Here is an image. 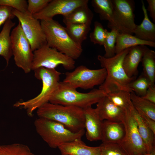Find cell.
Instances as JSON below:
<instances>
[{"mask_svg": "<svg viewBox=\"0 0 155 155\" xmlns=\"http://www.w3.org/2000/svg\"><path fill=\"white\" fill-rule=\"evenodd\" d=\"M31 69L40 67L55 69L61 65L66 69L71 70L75 67V60L52 48L47 44L33 52Z\"/></svg>", "mask_w": 155, "mask_h": 155, "instance_id": "ba28073f", "label": "cell"}, {"mask_svg": "<svg viewBox=\"0 0 155 155\" xmlns=\"http://www.w3.org/2000/svg\"><path fill=\"white\" fill-rule=\"evenodd\" d=\"M91 24H68L65 29L71 38L76 43L82 45L87 38L91 30Z\"/></svg>", "mask_w": 155, "mask_h": 155, "instance_id": "cb8c5ba5", "label": "cell"}, {"mask_svg": "<svg viewBox=\"0 0 155 155\" xmlns=\"http://www.w3.org/2000/svg\"><path fill=\"white\" fill-rule=\"evenodd\" d=\"M142 97L155 104V85H150L145 95Z\"/></svg>", "mask_w": 155, "mask_h": 155, "instance_id": "8d00e7d4", "label": "cell"}, {"mask_svg": "<svg viewBox=\"0 0 155 155\" xmlns=\"http://www.w3.org/2000/svg\"><path fill=\"white\" fill-rule=\"evenodd\" d=\"M91 4L95 12L98 14L101 20L112 22L113 7L112 0H92Z\"/></svg>", "mask_w": 155, "mask_h": 155, "instance_id": "4316f807", "label": "cell"}, {"mask_svg": "<svg viewBox=\"0 0 155 155\" xmlns=\"http://www.w3.org/2000/svg\"><path fill=\"white\" fill-rule=\"evenodd\" d=\"M6 6L19 11H27V2L26 0H0V6Z\"/></svg>", "mask_w": 155, "mask_h": 155, "instance_id": "e575fe53", "label": "cell"}, {"mask_svg": "<svg viewBox=\"0 0 155 155\" xmlns=\"http://www.w3.org/2000/svg\"><path fill=\"white\" fill-rule=\"evenodd\" d=\"M95 108L102 121L123 122L125 117L126 110L115 105L106 95L97 103Z\"/></svg>", "mask_w": 155, "mask_h": 155, "instance_id": "9a60e30c", "label": "cell"}, {"mask_svg": "<svg viewBox=\"0 0 155 155\" xmlns=\"http://www.w3.org/2000/svg\"><path fill=\"white\" fill-rule=\"evenodd\" d=\"M137 112L143 121L155 134V121L142 112L137 111Z\"/></svg>", "mask_w": 155, "mask_h": 155, "instance_id": "74e56055", "label": "cell"}, {"mask_svg": "<svg viewBox=\"0 0 155 155\" xmlns=\"http://www.w3.org/2000/svg\"><path fill=\"white\" fill-rule=\"evenodd\" d=\"M34 125L37 133L51 148H58L62 144L81 139L84 129L77 132H72L56 121L38 117Z\"/></svg>", "mask_w": 155, "mask_h": 155, "instance_id": "8992f818", "label": "cell"}, {"mask_svg": "<svg viewBox=\"0 0 155 155\" xmlns=\"http://www.w3.org/2000/svg\"><path fill=\"white\" fill-rule=\"evenodd\" d=\"M141 2L144 18L140 24L136 25L133 34L135 37L141 40L155 42V24L148 17L144 2L142 0Z\"/></svg>", "mask_w": 155, "mask_h": 155, "instance_id": "d6986e66", "label": "cell"}, {"mask_svg": "<svg viewBox=\"0 0 155 155\" xmlns=\"http://www.w3.org/2000/svg\"><path fill=\"white\" fill-rule=\"evenodd\" d=\"M106 96L115 105L124 110H130L134 108L129 92L119 90L108 93Z\"/></svg>", "mask_w": 155, "mask_h": 155, "instance_id": "83f0119b", "label": "cell"}, {"mask_svg": "<svg viewBox=\"0 0 155 155\" xmlns=\"http://www.w3.org/2000/svg\"><path fill=\"white\" fill-rule=\"evenodd\" d=\"M0 155H35L26 145L19 143L0 145Z\"/></svg>", "mask_w": 155, "mask_h": 155, "instance_id": "f1b7e54d", "label": "cell"}, {"mask_svg": "<svg viewBox=\"0 0 155 155\" xmlns=\"http://www.w3.org/2000/svg\"><path fill=\"white\" fill-rule=\"evenodd\" d=\"M61 154L70 155H100V146L91 147L86 145L78 139L62 144L58 148Z\"/></svg>", "mask_w": 155, "mask_h": 155, "instance_id": "ac0fdd59", "label": "cell"}, {"mask_svg": "<svg viewBox=\"0 0 155 155\" xmlns=\"http://www.w3.org/2000/svg\"><path fill=\"white\" fill-rule=\"evenodd\" d=\"M130 48L116 54L113 57L106 58L98 55L97 59L102 68L106 71V78L99 89L106 94L111 92L124 90L130 93L133 91L130 84L136 79V77L129 78L127 75L123 66L124 59L128 52Z\"/></svg>", "mask_w": 155, "mask_h": 155, "instance_id": "6da1fadb", "label": "cell"}, {"mask_svg": "<svg viewBox=\"0 0 155 155\" xmlns=\"http://www.w3.org/2000/svg\"><path fill=\"white\" fill-rule=\"evenodd\" d=\"M88 0H51L47 6L33 16L38 20L53 19L55 16H66L77 7L88 3Z\"/></svg>", "mask_w": 155, "mask_h": 155, "instance_id": "4fadbf2b", "label": "cell"}, {"mask_svg": "<svg viewBox=\"0 0 155 155\" xmlns=\"http://www.w3.org/2000/svg\"><path fill=\"white\" fill-rule=\"evenodd\" d=\"M148 155H155V148L153 149Z\"/></svg>", "mask_w": 155, "mask_h": 155, "instance_id": "ab89813d", "label": "cell"}, {"mask_svg": "<svg viewBox=\"0 0 155 155\" xmlns=\"http://www.w3.org/2000/svg\"><path fill=\"white\" fill-rule=\"evenodd\" d=\"M34 75L42 83L41 91L35 97L28 100L18 101L13 106L25 109L28 116L31 117L33 112L43 104L49 101L56 90L60 82L61 73L55 69L40 67L33 70Z\"/></svg>", "mask_w": 155, "mask_h": 155, "instance_id": "277c9868", "label": "cell"}, {"mask_svg": "<svg viewBox=\"0 0 155 155\" xmlns=\"http://www.w3.org/2000/svg\"><path fill=\"white\" fill-rule=\"evenodd\" d=\"M88 3L80 6L68 15L63 16V22L68 24H91L94 14L89 8Z\"/></svg>", "mask_w": 155, "mask_h": 155, "instance_id": "44dd1931", "label": "cell"}, {"mask_svg": "<svg viewBox=\"0 0 155 155\" xmlns=\"http://www.w3.org/2000/svg\"><path fill=\"white\" fill-rule=\"evenodd\" d=\"M99 146L100 155H128L119 144L102 143Z\"/></svg>", "mask_w": 155, "mask_h": 155, "instance_id": "d6a6232c", "label": "cell"}, {"mask_svg": "<svg viewBox=\"0 0 155 155\" xmlns=\"http://www.w3.org/2000/svg\"><path fill=\"white\" fill-rule=\"evenodd\" d=\"M36 113L38 117L57 122L74 132L85 129L83 109L77 107L48 102L37 109Z\"/></svg>", "mask_w": 155, "mask_h": 155, "instance_id": "3957f363", "label": "cell"}, {"mask_svg": "<svg viewBox=\"0 0 155 155\" xmlns=\"http://www.w3.org/2000/svg\"><path fill=\"white\" fill-rule=\"evenodd\" d=\"M10 38L15 64L25 73H29L32 70L33 52L19 22L11 32Z\"/></svg>", "mask_w": 155, "mask_h": 155, "instance_id": "30bf717a", "label": "cell"}, {"mask_svg": "<svg viewBox=\"0 0 155 155\" xmlns=\"http://www.w3.org/2000/svg\"><path fill=\"white\" fill-rule=\"evenodd\" d=\"M40 22L48 46L74 60L80 56L83 52L82 45L71 38L65 27L53 19Z\"/></svg>", "mask_w": 155, "mask_h": 155, "instance_id": "7a4b0ae2", "label": "cell"}, {"mask_svg": "<svg viewBox=\"0 0 155 155\" xmlns=\"http://www.w3.org/2000/svg\"><path fill=\"white\" fill-rule=\"evenodd\" d=\"M15 25V23L11 19H8L0 32V56L5 59L7 66L13 55L10 34L12 28Z\"/></svg>", "mask_w": 155, "mask_h": 155, "instance_id": "ffe728a7", "label": "cell"}, {"mask_svg": "<svg viewBox=\"0 0 155 155\" xmlns=\"http://www.w3.org/2000/svg\"><path fill=\"white\" fill-rule=\"evenodd\" d=\"M61 155H70L68 154H61Z\"/></svg>", "mask_w": 155, "mask_h": 155, "instance_id": "60d3db41", "label": "cell"}, {"mask_svg": "<svg viewBox=\"0 0 155 155\" xmlns=\"http://www.w3.org/2000/svg\"><path fill=\"white\" fill-rule=\"evenodd\" d=\"M147 47L144 45L131 47L125 56L123 66L127 75L129 78L136 77L138 73V67Z\"/></svg>", "mask_w": 155, "mask_h": 155, "instance_id": "e0dca14e", "label": "cell"}, {"mask_svg": "<svg viewBox=\"0 0 155 155\" xmlns=\"http://www.w3.org/2000/svg\"><path fill=\"white\" fill-rule=\"evenodd\" d=\"M140 45L155 47V42L142 40L130 34L118 32L116 39L115 53L117 54L127 48Z\"/></svg>", "mask_w": 155, "mask_h": 155, "instance_id": "603a6c76", "label": "cell"}, {"mask_svg": "<svg viewBox=\"0 0 155 155\" xmlns=\"http://www.w3.org/2000/svg\"><path fill=\"white\" fill-rule=\"evenodd\" d=\"M125 129L123 122L103 121L101 140L103 143L119 144L123 139Z\"/></svg>", "mask_w": 155, "mask_h": 155, "instance_id": "2e32d148", "label": "cell"}, {"mask_svg": "<svg viewBox=\"0 0 155 155\" xmlns=\"http://www.w3.org/2000/svg\"><path fill=\"white\" fill-rule=\"evenodd\" d=\"M12 13L18 19L33 52L47 44L39 20L34 18L27 11L23 13L13 9Z\"/></svg>", "mask_w": 155, "mask_h": 155, "instance_id": "7c38bea8", "label": "cell"}, {"mask_svg": "<svg viewBox=\"0 0 155 155\" xmlns=\"http://www.w3.org/2000/svg\"><path fill=\"white\" fill-rule=\"evenodd\" d=\"M123 122L125 135L119 144L128 155H148V151L139 133L137 122L130 110H126Z\"/></svg>", "mask_w": 155, "mask_h": 155, "instance_id": "8fae6325", "label": "cell"}, {"mask_svg": "<svg viewBox=\"0 0 155 155\" xmlns=\"http://www.w3.org/2000/svg\"><path fill=\"white\" fill-rule=\"evenodd\" d=\"M151 85L148 79L142 73L130 84L131 90L136 95L142 97L145 95L149 86Z\"/></svg>", "mask_w": 155, "mask_h": 155, "instance_id": "4dcf8cb0", "label": "cell"}, {"mask_svg": "<svg viewBox=\"0 0 155 155\" xmlns=\"http://www.w3.org/2000/svg\"><path fill=\"white\" fill-rule=\"evenodd\" d=\"M130 98L133 107L137 112H141L155 121V104L136 95L130 93Z\"/></svg>", "mask_w": 155, "mask_h": 155, "instance_id": "484cf974", "label": "cell"}, {"mask_svg": "<svg viewBox=\"0 0 155 155\" xmlns=\"http://www.w3.org/2000/svg\"><path fill=\"white\" fill-rule=\"evenodd\" d=\"M51 0H28L27 11L33 15L43 9Z\"/></svg>", "mask_w": 155, "mask_h": 155, "instance_id": "836d02e7", "label": "cell"}, {"mask_svg": "<svg viewBox=\"0 0 155 155\" xmlns=\"http://www.w3.org/2000/svg\"><path fill=\"white\" fill-rule=\"evenodd\" d=\"M113 7V20L107 27L119 33L132 35L136 24L135 23V3L133 0H112Z\"/></svg>", "mask_w": 155, "mask_h": 155, "instance_id": "52a82bcc", "label": "cell"}, {"mask_svg": "<svg viewBox=\"0 0 155 155\" xmlns=\"http://www.w3.org/2000/svg\"><path fill=\"white\" fill-rule=\"evenodd\" d=\"M106 95L105 93L99 88L93 89L87 93L79 92L69 84L60 82L49 102L84 109L97 104Z\"/></svg>", "mask_w": 155, "mask_h": 155, "instance_id": "5b68a950", "label": "cell"}, {"mask_svg": "<svg viewBox=\"0 0 155 155\" xmlns=\"http://www.w3.org/2000/svg\"><path fill=\"white\" fill-rule=\"evenodd\" d=\"M130 111L137 122L139 133L148 154L155 148V134L143 121L134 108Z\"/></svg>", "mask_w": 155, "mask_h": 155, "instance_id": "7402d4cb", "label": "cell"}, {"mask_svg": "<svg viewBox=\"0 0 155 155\" xmlns=\"http://www.w3.org/2000/svg\"><path fill=\"white\" fill-rule=\"evenodd\" d=\"M106 74L104 68L92 69L81 65L72 71L66 72L63 82L76 89L80 88L88 90L101 85L105 80Z\"/></svg>", "mask_w": 155, "mask_h": 155, "instance_id": "9c48e42d", "label": "cell"}, {"mask_svg": "<svg viewBox=\"0 0 155 155\" xmlns=\"http://www.w3.org/2000/svg\"><path fill=\"white\" fill-rule=\"evenodd\" d=\"M141 62L143 67V74L149 80L151 85L155 82V52L148 47L146 49Z\"/></svg>", "mask_w": 155, "mask_h": 155, "instance_id": "d4e9b609", "label": "cell"}, {"mask_svg": "<svg viewBox=\"0 0 155 155\" xmlns=\"http://www.w3.org/2000/svg\"><path fill=\"white\" fill-rule=\"evenodd\" d=\"M13 9L6 6H0V27L9 19L15 17L12 13Z\"/></svg>", "mask_w": 155, "mask_h": 155, "instance_id": "d590c367", "label": "cell"}, {"mask_svg": "<svg viewBox=\"0 0 155 155\" xmlns=\"http://www.w3.org/2000/svg\"><path fill=\"white\" fill-rule=\"evenodd\" d=\"M148 6L147 11L150 13V16L153 22H155V0H147Z\"/></svg>", "mask_w": 155, "mask_h": 155, "instance_id": "f35d334b", "label": "cell"}, {"mask_svg": "<svg viewBox=\"0 0 155 155\" xmlns=\"http://www.w3.org/2000/svg\"><path fill=\"white\" fill-rule=\"evenodd\" d=\"M118 32L115 29H112L110 32L108 31L103 45L105 51L103 56L105 57L111 58L116 55L115 45Z\"/></svg>", "mask_w": 155, "mask_h": 155, "instance_id": "f546056e", "label": "cell"}, {"mask_svg": "<svg viewBox=\"0 0 155 155\" xmlns=\"http://www.w3.org/2000/svg\"><path fill=\"white\" fill-rule=\"evenodd\" d=\"M108 31L100 23L95 21L93 30L89 36L90 41L94 44L103 45Z\"/></svg>", "mask_w": 155, "mask_h": 155, "instance_id": "1f68e13d", "label": "cell"}, {"mask_svg": "<svg viewBox=\"0 0 155 155\" xmlns=\"http://www.w3.org/2000/svg\"><path fill=\"white\" fill-rule=\"evenodd\" d=\"M83 110L86 138L90 141L101 140L103 121L100 119L96 109L90 106Z\"/></svg>", "mask_w": 155, "mask_h": 155, "instance_id": "5bb4252c", "label": "cell"}]
</instances>
